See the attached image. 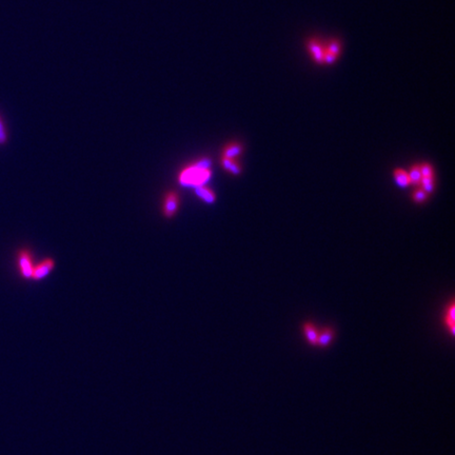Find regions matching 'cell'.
I'll use <instances>...</instances> for the list:
<instances>
[{
  "instance_id": "1",
  "label": "cell",
  "mask_w": 455,
  "mask_h": 455,
  "mask_svg": "<svg viewBox=\"0 0 455 455\" xmlns=\"http://www.w3.org/2000/svg\"><path fill=\"white\" fill-rule=\"evenodd\" d=\"M212 176L211 169L199 168L195 162L184 168L178 176V182L182 187H198L207 183Z\"/></svg>"
},
{
  "instance_id": "2",
  "label": "cell",
  "mask_w": 455,
  "mask_h": 455,
  "mask_svg": "<svg viewBox=\"0 0 455 455\" xmlns=\"http://www.w3.org/2000/svg\"><path fill=\"white\" fill-rule=\"evenodd\" d=\"M17 260L20 275L25 279H31L33 268L35 266L31 251L27 250V249H21V250L18 251Z\"/></svg>"
},
{
  "instance_id": "3",
  "label": "cell",
  "mask_w": 455,
  "mask_h": 455,
  "mask_svg": "<svg viewBox=\"0 0 455 455\" xmlns=\"http://www.w3.org/2000/svg\"><path fill=\"white\" fill-rule=\"evenodd\" d=\"M179 194L178 192L174 190L169 191L163 199V205H162V213L167 218H172L175 216L179 209Z\"/></svg>"
},
{
  "instance_id": "4",
  "label": "cell",
  "mask_w": 455,
  "mask_h": 455,
  "mask_svg": "<svg viewBox=\"0 0 455 455\" xmlns=\"http://www.w3.org/2000/svg\"><path fill=\"white\" fill-rule=\"evenodd\" d=\"M54 267H55V261L53 258H46L44 260H41L39 264L34 266L31 279L41 280V279L46 278V277L50 275V273L53 271Z\"/></svg>"
},
{
  "instance_id": "5",
  "label": "cell",
  "mask_w": 455,
  "mask_h": 455,
  "mask_svg": "<svg viewBox=\"0 0 455 455\" xmlns=\"http://www.w3.org/2000/svg\"><path fill=\"white\" fill-rule=\"evenodd\" d=\"M308 51L311 54L312 59L318 65H324V56H325V46L317 39H311L308 42Z\"/></svg>"
},
{
  "instance_id": "6",
  "label": "cell",
  "mask_w": 455,
  "mask_h": 455,
  "mask_svg": "<svg viewBox=\"0 0 455 455\" xmlns=\"http://www.w3.org/2000/svg\"><path fill=\"white\" fill-rule=\"evenodd\" d=\"M194 192H195V195L199 199H202V201L204 202L205 203H214L216 201V195L214 193V191L205 186V184H203V186L195 187Z\"/></svg>"
},
{
  "instance_id": "7",
  "label": "cell",
  "mask_w": 455,
  "mask_h": 455,
  "mask_svg": "<svg viewBox=\"0 0 455 455\" xmlns=\"http://www.w3.org/2000/svg\"><path fill=\"white\" fill-rule=\"evenodd\" d=\"M244 150V147L239 142H231L227 145L223 151V157L225 158H237Z\"/></svg>"
},
{
  "instance_id": "8",
  "label": "cell",
  "mask_w": 455,
  "mask_h": 455,
  "mask_svg": "<svg viewBox=\"0 0 455 455\" xmlns=\"http://www.w3.org/2000/svg\"><path fill=\"white\" fill-rule=\"evenodd\" d=\"M222 166L223 168L228 171V172L233 175H239L241 173V166L236 158H222Z\"/></svg>"
},
{
  "instance_id": "9",
  "label": "cell",
  "mask_w": 455,
  "mask_h": 455,
  "mask_svg": "<svg viewBox=\"0 0 455 455\" xmlns=\"http://www.w3.org/2000/svg\"><path fill=\"white\" fill-rule=\"evenodd\" d=\"M334 337V332L331 328H325L318 333L317 336V345L321 347H327L331 344Z\"/></svg>"
},
{
  "instance_id": "10",
  "label": "cell",
  "mask_w": 455,
  "mask_h": 455,
  "mask_svg": "<svg viewBox=\"0 0 455 455\" xmlns=\"http://www.w3.org/2000/svg\"><path fill=\"white\" fill-rule=\"evenodd\" d=\"M393 175H394L395 182H396L401 188H407L408 186H410L409 175H408V173L406 172V171H404V170H402V169H396V170L394 171Z\"/></svg>"
},
{
  "instance_id": "11",
  "label": "cell",
  "mask_w": 455,
  "mask_h": 455,
  "mask_svg": "<svg viewBox=\"0 0 455 455\" xmlns=\"http://www.w3.org/2000/svg\"><path fill=\"white\" fill-rule=\"evenodd\" d=\"M303 332L307 340L311 345H317V336H318V332L317 329L315 328L314 325L312 324H305L303 326Z\"/></svg>"
},
{
  "instance_id": "12",
  "label": "cell",
  "mask_w": 455,
  "mask_h": 455,
  "mask_svg": "<svg viewBox=\"0 0 455 455\" xmlns=\"http://www.w3.org/2000/svg\"><path fill=\"white\" fill-rule=\"evenodd\" d=\"M409 175V179H410V184H413V186H419L422 181V172H421V166L415 165L411 168L410 172L408 173Z\"/></svg>"
},
{
  "instance_id": "13",
  "label": "cell",
  "mask_w": 455,
  "mask_h": 455,
  "mask_svg": "<svg viewBox=\"0 0 455 455\" xmlns=\"http://www.w3.org/2000/svg\"><path fill=\"white\" fill-rule=\"evenodd\" d=\"M325 50H326V52L331 53L333 55L339 57V54L341 52L340 41L337 39H331L330 41H328V44L325 46Z\"/></svg>"
},
{
  "instance_id": "14",
  "label": "cell",
  "mask_w": 455,
  "mask_h": 455,
  "mask_svg": "<svg viewBox=\"0 0 455 455\" xmlns=\"http://www.w3.org/2000/svg\"><path fill=\"white\" fill-rule=\"evenodd\" d=\"M419 186H422V189L426 192V193H432L433 191H434L435 189V181H434V176H431V177H423L422 178V181H421V184H419Z\"/></svg>"
},
{
  "instance_id": "15",
  "label": "cell",
  "mask_w": 455,
  "mask_h": 455,
  "mask_svg": "<svg viewBox=\"0 0 455 455\" xmlns=\"http://www.w3.org/2000/svg\"><path fill=\"white\" fill-rule=\"evenodd\" d=\"M446 324L450 327L451 333L454 334V324H455V304L451 303V305L448 309V314L446 316Z\"/></svg>"
},
{
  "instance_id": "16",
  "label": "cell",
  "mask_w": 455,
  "mask_h": 455,
  "mask_svg": "<svg viewBox=\"0 0 455 455\" xmlns=\"http://www.w3.org/2000/svg\"><path fill=\"white\" fill-rule=\"evenodd\" d=\"M427 198H428V193H426L423 189H418L413 193V199L415 202H424L427 201Z\"/></svg>"
},
{
  "instance_id": "17",
  "label": "cell",
  "mask_w": 455,
  "mask_h": 455,
  "mask_svg": "<svg viewBox=\"0 0 455 455\" xmlns=\"http://www.w3.org/2000/svg\"><path fill=\"white\" fill-rule=\"evenodd\" d=\"M421 172L423 177H431L434 176V171H433V168L429 163H423L421 166Z\"/></svg>"
}]
</instances>
